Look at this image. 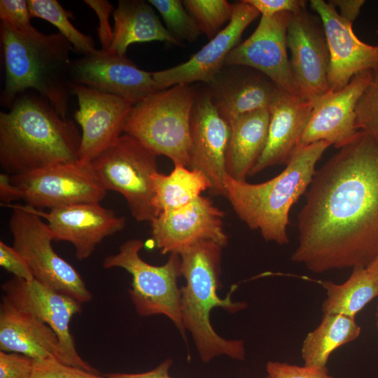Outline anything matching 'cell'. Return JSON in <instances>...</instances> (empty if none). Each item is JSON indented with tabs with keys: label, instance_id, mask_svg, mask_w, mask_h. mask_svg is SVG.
Returning <instances> with one entry per match:
<instances>
[{
	"label": "cell",
	"instance_id": "cell-1",
	"mask_svg": "<svg viewBox=\"0 0 378 378\" xmlns=\"http://www.w3.org/2000/svg\"><path fill=\"white\" fill-rule=\"evenodd\" d=\"M298 222L291 260L314 273L367 267L378 255V144L366 133L316 171Z\"/></svg>",
	"mask_w": 378,
	"mask_h": 378
},
{
	"label": "cell",
	"instance_id": "cell-2",
	"mask_svg": "<svg viewBox=\"0 0 378 378\" xmlns=\"http://www.w3.org/2000/svg\"><path fill=\"white\" fill-rule=\"evenodd\" d=\"M80 140L75 122L34 90L0 112V164L10 176L78 161Z\"/></svg>",
	"mask_w": 378,
	"mask_h": 378
},
{
	"label": "cell",
	"instance_id": "cell-3",
	"mask_svg": "<svg viewBox=\"0 0 378 378\" xmlns=\"http://www.w3.org/2000/svg\"><path fill=\"white\" fill-rule=\"evenodd\" d=\"M6 70L1 105L10 108L17 96L31 89L66 118L73 94L70 70L71 43L61 33L24 34L0 23Z\"/></svg>",
	"mask_w": 378,
	"mask_h": 378
},
{
	"label": "cell",
	"instance_id": "cell-4",
	"mask_svg": "<svg viewBox=\"0 0 378 378\" xmlns=\"http://www.w3.org/2000/svg\"><path fill=\"white\" fill-rule=\"evenodd\" d=\"M330 146L321 141L299 147L279 174L260 183L236 181L226 174L225 197L250 229L259 230L265 241L286 244L290 209L307 190L316 164Z\"/></svg>",
	"mask_w": 378,
	"mask_h": 378
},
{
	"label": "cell",
	"instance_id": "cell-5",
	"mask_svg": "<svg viewBox=\"0 0 378 378\" xmlns=\"http://www.w3.org/2000/svg\"><path fill=\"white\" fill-rule=\"evenodd\" d=\"M223 246L212 241H202L186 248L179 255L181 274L186 285L181 288V312L185 330L191 333L202 360L210 361L225 355L237 360L245 357L242 340H225L219 336L210 322V313L215 307H222L235 313L246 307L243 302H233V286L225 298H220V260Z\"/></svg>",
	"mask_w": 378,
	"mask_h": 378
},
{
	"label": "cell",
	"instance_id": "cell-6",
	"mask_svg": "<svg viewBox=\"0 0 378 378\" xmlns=\"http://www.w3.org/2000/svg\"><path fill=\"white\" fill-rule=\"evenodd\" d=\"M195 94L190 84H178L146 97L132 107L123 132L174 166L188 167Z\"/></svg>",
	"mask_w": 378,
	"mask_h": 378
},
{
	"label": "cell",
	"instance_id": "cell-7",
	"mask_svg": "<svg viewBox=\"0 0 378 378\" xmlns=\"http://www.w3.org/2000/svg\"><path fill=\"white\" fill-rule=\"evenodd\" d=\"M144 246L141 239L127 240L120 246L117 253L104 259L103 267L122 268L131 274L132 288L129 293L138 314L164 315L184 337L181 289L177 285L178 278L182 275L181 257L171 253L165 264L152 265L140 257L139 252Z\"/></svg>",
	"mask_w": 378,
	"mask_h": 378
},
{
	"label": "cell",
	"instance_id": "cell-8",
	"mask_svg": "<svg viewBox=\"0 0 378 378\" xmlns=\"http://www.w3.org/2000/svg\"><path fill=\"white\" fill-rule=\"evenodd\" d=\"M157 155L128 134L121 135L89 164L100 185L121 194L138 222H150L153 176L158 172Z\"/></svg>",
	"mask_w": 378,
	"mask_h": 378
},
{
	"label": "cell",
	"instance_id": "cell-9",
	"mask_svg": "<svg viewBox=\"0 0 378 378\" xmlns=\"http://www.w3.org/2000/svg\"><path fill=\"white\" fill-rule=\"evenodd\" d=\"M12 209L8 221L13 247L24 258L34 279L46 286L80 303L92 295L78 272L54 250L52 234L28 205L6 204Z\"/></svg>",
	"mask_w": 378,
	"mask_h": 378
},
{
	"label": "cell",
	"instance_id": "cell-10",
	"mask_svg": "<svg viewBox=\"0 0 378 378\" xmlns=\"http://www.w3.org/2000/svg\"><path fill=\"white\" fill-rule=\"evenodd\" d=\"M20 200L37 209L99 203L106 194L90 165L64 162L27 174L10 176Z\"/></svg>",
	"mask_w": 378,
	"mask_h": 378
},
{
	"label": "cell",
	"instance_id": "cell-11",
	"mask_svg": "<svg viewBox=\"0 0 378 378\" xmlns=\"http://www.w3.org/2000/svg\"><path fill=\"white\" fill-rule=\"evenodd\" d=\"M1 288L17 308L34 315L56 333L59 342L62 363L99 374L78 354L70 332V321L74 315L82 312V303L36 279L28 281L14 277L3 284Z\"/></svg>",
	"mask_w": 378,
	"mask_h": 378
},
{
	"label": "cell",
	"instance_id": "cell-12",
	"mask_svg": "<svg viewBox=\"0 0 378 378\" xmlns=\"http://www.w3.org/2000/svg\"><path fill=\"white\" fill-rule=\"evenodd\" d=\"M292 14L282 12L272 17L262 15L253 34L228 54L224 66L253 68L284 91L303 97L287 54L286 31Z\"/></svg>",
	"mask_w": 378,
	"mask_h": 378
},
{
	"label": "cell",
	"instance_id": "cell-13",
	"mask_svg": "<svg viewBox=\"0 0 378 378\" xmlns=\"http://www.w3.org/2000/svg\"><path fill=\"white\" fill-rule=\"evenodd\" d=\"M224 212L207 197L200 196L188 204L160 214L150 223L154 247L162 255L180 254L202 241L223 247L228 243L223 229Z\"/></svg>",
	"mask_w": 378,
	"mask_h": 378
},
{
	"label": "cell",
	"instance_id": "cell-14",
	"mask_svg": "<svg viewBox=\"0 0 378 378\" xmlns=\"http://www.w3.org/2000/svg\"><path fill=\"white\" fill-rule=\"evenodd\" d=\"M72 83L115 95L134 104L158 92L152 72L139 69L126 55L105 50L72 60Z\"/></svg>",
	"mask_w": 378,
	"mask_h": 378
},
{
	"label": "cell",
	"instance_id": "cell-15",
	"mask_svg": "<svg viewBox=\"0 0 378 378\" xmlns=\"http://www.w3.org/2000/svg\"><path fill=\"white\" fill-rule=\"evenodd\" d=\"M294 78L304 98L314 100L330 90V52L322 22L307 8L293 13L286 31Z\"/></svg>",
	"mask_w": 378,
	"mask_h": 378
},
{
	"label": "cell",
	"instance_id": "cell-16",
	"mask_svg": "<svg viewBox=\"0 0 378 378\" xmlns=\"http://www.w3.org/2000/svg\"><path fill=\"white\" fill-rule=\"evenodd\" d=\"M230 126L206 90L196 92L190 117V169L202 172L211 182L214 196L225 195L224 178Z\"/></svg>",
	"mask_w": 378,
	"mask_h": 378
},
{
	"label": "cell",
	"instance_id": "cell-17",
	"mask_svg": "<svg viewBox=\"0 0 378 378\" xmlns=\"http://www.w3.org/2000/svg\"><path fill=\"white\" fill-rule=\"evenodd\" d=\"M72 90L78 102L74 118L82 130L78 162L88 165L121 136L134 104L85 85L72 83Z\"/></svg>",
	"mask_w": 378,
	"mask_h": 378
},
{
	"label": "cell",
	"instance_id": "cell-18",
	"mask_svg": "<svg viewBox=\"0 0 378 378\" xmlns=\"http://www.w3.org/2000/svg\"><path fill=\"white\" fill-rule=\"evenodd\" d=\"M246 0L233 4L231 20L190 59L169 69L152 72L162 90L178 84L211 81L224 67L230 51L239 44L246 28L260 15Z\"/></svg>",
	"mask_w": 378,
	"mask_h": 378
},
{
	"label": "cell",
	"instance_id": "cell-19",
	"mask_svg": "<svg viewBox=\"0 0 378 378\" xmlns=\"http://www.w3.org/2000/svg\"><path fill=\"white\" fill-rule=\"evenodd\" d=\"M310 6L320 18L327 39L330 90L338 91L357 74L378 68V44L360 41L353 31L352 23L342 18L330 3L312 0Z\"/></svg>",
	"mask_w": 378,
	"mask_h": 378
},
{
	"label": "cell",
	"instance_id": "cell-20",
	"mask_svg": "<svg viewBox=\"0 0 378 378\" xmlns=\"http://www.w3.org/2000/svg\"><path fill=\"white\" fill-rule=\"evenodd\" d=\"M47 224L54 240L70 242L79 260L88 258L106 237L123 230L124 216L99 203H83L50 209L48 212L29 206Z\"/></svg>",
	"mask_w": 378,
	"mask_h": 378
},
{
	"label": "cell",
	"instance_id": "cell-21",
	"mask_svg": "<svg viewBox=\"0 0 378 378\" xmlns=\"http://www.w3.org/2000/svg\"><path fill=\"white\" fill-rule=\"evenodd\" d=\"M372 78V71L360 72L342 89H330L316 98L299 147L321 141L337 148L349 144L358 132L355 113L357 102Z\"/></svg>",
	"mask_w": 378,
	"mask_h": 378
},
{
	"label": "cell",
	"instance_id": "cell-22",
	"mask_svg": "<svg viewBox=\"0 0 378 378\" xmlns=\"http://www.w3.org/2000/svg\"><path fill=\"white\" fill-rule=\"evenodd\" d=\"M206 84L205 90L227 122L249 112L269 109L281 89L262 73L244 66H224Z\"/></svg>",
	"mask_w": 378,
	"mask_h": 378
},
{
	"label": "cell",
	"instance_id": "cell-23",
	"mask_svg": "<svg viewBox=\"0 0 378 378\" xmlns=\"http://www.w3.org/2000/svg\"><path fill=\"white\" fill-rule=\"evenodd\" d=\"M314 100L280 89L270 108V124L265 148L249 173L255 175L271 166L287 164L300 146Z\"/></svg>",
	"mask_w": 378,
	"mask_h": 378
},
{
	"label": "cell",
	"instance_id": "cell-24",
	"mask_svg": "<svg viewBox=\"0 0 378 378\" xmlns=\"http://www.w3.org/2000/svg\"><path fill=\"white\" fill-rule=\"evenodd\" d=\"M0 349L36 361L54 359L61 363L56 333L34 315L17 308L5 295L0 304Z\"/></svg>",
	"mask_w": 378,
	"mask_h": 378
},
{
	"label": "cell",
	"instance_id": "cell-25",
	"mask_svg": "<svg viewBox=\"0 0 378 378\" xmlns=\"http://www.w3.org/2000/svg\"><path fill=\"white\" fill-rule=\"evenodd\" d=\"M270 119L269 109H261L241 115L229 122L226 172L232 178L246 181L265 148Z\"/></svg>",
	"mask_w": 378,
	"mask_h": 378
},
{
	"label": "cell",
	"instance_id": "cell-26",
	"mask_svg": "<svg viewBox=\"0 0 378 378\" xmlns=\"http://www.w3.org/2000/svg\"><path fill=\"white\" fill-rule=\"evenodd\" d=\"M113 17V38L107 50L126 55L130 45L154 41L181 45L162 24L148 2L120 0Z\"/></svg>",
	"mask_w": 378,
	"mask_h": 378
},
{
	"label": "cell",
	"instance_id": "cell-27",
	"mask_svg": "<svg viewBox=\"0 0 378 378\" xmlns=\"http://www.w3.org/2000/svg\"><path fill=\"white\" fill-rule=\"evenodd\" d=\"M361 332L355 318L342 314H323L321 323L309 332L301 347L304 365L328 370L331 354L342 345L357 339Z\"/></svg>",
	"mask_w": 378,
	"mask_h": 378
},
{
	"label": "cell",
	"instance_id": "cell-28",
	"mask_svg": "<svg viewBox=\"0 0 378 378\" xmlns=\"http://www.w3.org/2000/svg\"><path fill=\"white\" fill-rule=\"evenodd\" d=\"M153 184L155 217L188 204L211 187L210 181L202 172L183 166H174L168 175L157 172L153 176Z\"/></svg>",
	"mask_w": 378,
	"mask_h": 378
},
{
	"label": "cell",
	"instance_id": "cell-29",
	"mask_svg": "<svg viewBox=\"0 0 378 378\" xmlns=\"http://www.w3.org/2000/svg\"><path fill=\"white\" fill-rule=\"evenodd\" d=\"M326 290L322 304L323 314H342L355 318L367 304L378 296V282L366 267H354L348 279L337 284L330 281L321 282Z\"/></svg>",
	"mask_w": 378,
	"mask_h": 378
},
{
	"label": "cell",
	"instance_id": "cell-30",
	"mask_svg": "<svg viewBox=\"0 0 378 378\" xmlns=\"http://www.w3.org/2000/svg\"><path fill=\"white\" fill-rule=\"evenodd\" d=\"M27 3L31 17L41 18L56 27L77 53L84 56L97 50L92 37L73 25L69 20L73 14L64 9L57 1L27 0Z\"/></svg>",
	"mask_w": 378,
	"mask_h": 378
},
{
	"label": "cell",
	"instance_id": "cell-31",
	"mask_svg": "<svg viewBox=\"0 0 378 378\" xmlns=\"http://www.w3.org/2000/svg\"><path fill=\"white\" fill-rule=\"evenodd\" d=\"M162 18L166 29L179 42L193 43L202 34L180 0H148Z\"/></svg>",
	"mask_w": 378,
	"mask_h": 378
},
{
	"label": "cell",
	"instance_id": "cell-32",
	"mask_svg": "<svg viewBox=\"0 0 378 378\" xmlns=\"http://www.w3.org/2000/svg\"><path fill=\"white\" fill-rule=\"evenodd\" d=\"M183 4L197 23L200 30L211 40L231 20L233 4L225 0H184Z\"/></svg>",
	"mask_w": 378,
	"mask_h": 378
},
{
	"label": "cell",
	"instance_id": "cell-33",
	"mask_svg": "<svg viewBox=\"0 0 378 378\" xmlns=\"http://www.w3.org/2000/svg\"><path fill=\"white\" fill-rule=\"evenodd\" d=\"M356 127L363 131L378 144V68L372 71V78L360 97L355 109Z\"/></svg>",
	"mask_w": 378,
	"mask_h": 378
},
{
	"label": "cell",
	"instance_id": "cell-34",
	"mask_svg": "<svg viewBox=\"0 0 378 378\" xmlns=\"http://www.w3.org/2000/svg\"><path fill=\"white\" fill-rule=\"evenodd\" d=\"M31 18L27 1H0L1 22L7 24L15 31L24 34L37 31L31 24Z\"/></svg>",
	"mask_w": 378,
	"mask_h": 378
},
{
	"label": "cell",
	"instance_id": "cell-35",
	"mask_svg": "<svg viewBox=\"0 0 378 378\" xmlns=\"http://www.w3.org/2000/svg\"><path fill=\"white\" fill-rule=\"evenodd\" d=\"M31 378H106L88 370L50 359L34 362Z\"/></svg>",
	"mask_w": 378,
	"mask_h": 378
},
{
	"label": "cell",
	"instance_id": "cell-36",
	"mask_svg": "<svg viewBox=\"0 0 378 378\" xmlns=\"http://www.w3.org/2000/svg\"><path fill=\"white\" fill-rule=\"evenodd\" d=\"M35 360L22 354L0 351V378H31Z\"/></svg>",
	"mask_w": 378,
	"mask_h": 378
},
{
	"label": "cell",
	"instance_id": "cell-37",
	"mask_svg": "<svg viewBox=\"0 0 378 378\" xmlns=\"http://www.w3.org/2000/svg\"><path fill=\"white\" fill-rule=\"evenodd\" d=\"M265 378H334L328 370H322L305 365L298 366L287 363L269 361L266 364Z\"/></svg>",
	"mask_w": 378,
	"mask_h": 378
},
{
	"label": "cell",
	"instance_id": "cell-38",
	"mask_svg": "<svg viewBox=\"0 0 378 378\" xmlns=\"http://www.w3.org/2000/svg\"><path fill=\"white\" fill-rule=\"evenodd\" d=\"M0 265L14 277L28 281L35 279L24 258L3 241H0Z\"/></svg>",
	"mask_w": 378,
	"mask_h": 378
},
{
	"label": "cell",
	"instance_id": "cell-39",
	"mask_svg": "<svg viewBox=\"0 0 378 378\" xmlns=\"http://www.w3.org/2000/svg\"><path fill=\"white\" fill-rule=\"evenodd\" d=\"M97 14L99 19L97 34L102 50H108L113 38V29H112L109 18L115 10L112 4L106 0H85Z\"/></svg>",
	"mask_w": 378,
	"mask_h": 378
},
{
	"label": "cell",
	"instance_id": "cell-40",
	"mask_svg": "<svg viewBox=\"0 0 378 378\" xmlns=\"http://www.w3.org/2000/svg\"><path fill=\"white\" fill-rule=\"evenodd\" d=\"M264 16L272 17L282 12L296 13L306 8L304 0H246Z\"/></svg>",
	"mask_w": 378,
	"mask_h": 378
},
{
	"label": "cell",
	"instance_id": "cell-41",
	"mask_svg": "<svg viewBox=\"0 0 378 378\" xmlns=\"http://www.w3.org/2000/svg\"><path fill=\"white\" fill-rule=\"evenodd\" d=\"M172 364L171 359H167L154 369L141 373H109L104 374L106 378H172L169 370Z\"/></svg>",
	"mask_w": 378,
	"mask_h": 378
},
{
	"label": "cell",
	"instance_id": "cell-42",
	"mask_svg": "<svg viewBox=\"0 0 378 378\" xmlns=\"http://www.w3.org/2000/svg\"><path fill=\"white\" fill-rule=\"evenodd\" d=\"M364 0H332L329 1L332 6L340 8V16L344 20L353 23L358 17L361 7L364 5Z\"/></svg>",
	"mask_w": 378,
	"mask_h": 378
},
{
	"label": "cell",
	"instance_id": "cell-43",
	"mask_svg": "<svg viewBox=\"0 0 378 378\" xmlns=\"http://www.w3.org/2000/svg\"><path fill=\"white\" fill-rule=\"evenodd\" d=\"M0 200L2 206L20 200L17 189L11 182L10 175L4 172L0 174Z\"/></svg>",
	"mask_w": 378,
	"mask_h": 378
},
{
	"label": "cell",
	"instance_id": "cell-44",
	"mask_svg": "<svg viewBox=\"0 0 378 378\" xmlns=\"http://www.w3.org/2000/svg\"><path fill=\"white\" fill-rule=\"evenodd\" d=\"M366 269L369 274L378 282V255Z\"/></svg>",
	"mask_w": 378,
	"mask_h": 378
},
{
	"label": "cell",
	"instance_id": "cell-45",
	"mask_svg": "<svg viewBox=\"0 0 378 378\" xmlns=\"http://www.w3.org/2000/svg\"><path fill=\"white\" fill-rule=\"evenodd\" d=\"M375 318H376V327L378 331V305L377 307V309L375 312Z\"/></svg>",
	"mask_w": 378,
	"mask_h": 378
}]
</instances>
